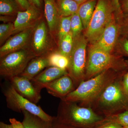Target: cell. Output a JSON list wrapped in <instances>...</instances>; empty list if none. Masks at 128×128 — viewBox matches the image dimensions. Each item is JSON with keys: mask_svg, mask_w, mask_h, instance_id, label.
Listing matches in <instances>:
<instances>
[{"mask_svg": "<svg viewBox=\"0 0 128 128\" xmlns=\"http://www.w3.org/2000/svg\"><path fill=\"white\" fill-rule=\"evenodd\" d=\"M20 11L22 10L16 0H0V16H16Z\"/></svg>", "mask_w": 128, "mask_h": 128, "instance_id": "obj_21", "label": "cell"}, {"mask_svg": "<svg viewBox=\"0 0 128 128\" xmlns=\"http://www.w3.org/2000/svg\"><path fill=\"white\" fill-rule=\"evenodd\" d=\"M106 117L98 114L90 107L80 106L74 102L61 100L56 119L76 128H91L104 120Z\"/></svg>", "mask_w": 128, "mask_h": 128, "instance_id": "obj_3", "label": "cell"}, {"mask_svg": "<svg viewBox=\"0 0 128 128\" xmlns=\"http://www.w3.org/2000/svg\"><path fill=\"white\" fill-rule=\"evenodd\" d=\"M74 38L71 32L60 42L57 51L62 55L69 58L73 49Z\"/></svg>", "mask_w": 128, "mask_h": 128, "instance_id": "obj_24", "label": "cell"}, {"mask_svg": "<svg viewBox=\"0 0 128 128\" xmlns=\"http://www.w3.org/2000/svg\"><path fill=\"white\" fill-rule=\"evenodd\" d=\"M51 128H76L59 122L56 119V117H54L52 121H51Z\"/></svg>", "mask_w": 128, "mask_h": 128, "instance_id": "obj_29", "label": "cell"}, {"mask_svg": "<svg viewBox=\"0 0 128 128\" xmlns=\"http://www.w3.org/2000/svg\"><path fill=\"white\" fill-rule=\"evenodd\" d=\"M42 11L32 6L27 10L18 12L14 21L12 35L25 29L34 27L44 18Z\"/></svg>", "mask_w": 128, "mask_h": 128, "instance_id": "obj_11", "label": "cell"}, {"mask_svg": "<svg viewBox=\"0 0 128 128\" xmlns=\"http://www.w3.org/2000/svg\"><path fill=\"white\" fill-rule=\"evenodd\" d=\"M112 17L110 3L107 0H98L85 34L88 41L95 43Z\"/></svg>", "mask_w": 128, "mask_h": 128, "instance_id": "obj_5", "label": "cell"}, {"mask_svg": "<svg viewBox=\"0 0 128 128\" xmlns=\"http://www.w3.org/2000/svg\"><path fill=\"white\" fill-rule=\"evenodd\" d=\"M72 16L61 17L57 29L56 41L57 45L63 38L71 32L70 23Z\"/></svg>", "mask_w": 128, "mask_h": 128, "instance_id": "obj_22", "label": "cell"}, {"mask_svg": "<svg viewBox=\"0 0 128 128\" xmlns=\"http://www.w3.org/2000/svg\"><path fill=\"white\" fill-rule=\"evenodd\" d=\"M46 88L49 94L56 97L63 99L76 89L74 82L68 74L46 84Z\"/></svg>", "mask_w": 128, "mask_h": 128, "instance_id": "obj_13", "label": "cell"}, {"mask_svg": "<svg viewBox=\"0 0 128 128\" xmlns=\"http://www.w3.org/2000/svg\"><path fill=\"white\" fill-rule=\"evenodd\" d=\"M124 128H128V127H124Z\"/></svg>", "mask_w": 128, "mask_h": 128, "instance_id": "obj_40", "label": "cell"}, {"mask_svg": "<svg viewBox=\"0 0 128 128\" xmlns=\"http://www.w3.org/2000/svg\"><path fill=\"white\" fill-rule=\"evenodd\" d=\"M34 27L24 30L9 38L1 46L0 58L13 52L30 49L32 34Z\"/></svg>", "mask_w": 128, "mask_h": 128, "instance_id": "obj_10", "label": "cell"}, {"mask_svg": "<svg viewBox=\"0 0 128 128\" xmlns=\"http://www.w3.org/2000/svg\"><path fill=\"white\" fill-rule=\"evenodd\" d=\"M86 40L81 34L74 38L73 49L68 58L69 64L67 70L74 82L76 88L85 80L87 63Z\"/></svg>", "mask_w": 128, "mask_h": 128, "instance_id": "obj_4", "label": "cell"}, {"mask_svg": "<svg viewBox=\"0 0 128 128\" xmlns=\"http://www.w3.org/2000/svg\"><path fill=\"white\" fill-rule=\"evenodd\" d=\"M123 7L124 10L128 12V0H124Z\"/></svg>", "mask_w": 128, "mask_h": 128, "instance_id": "obj_37", "label": "cell"}, {"mask_svg": "<svg viewBox=\"0 0 128 128\" xmlns=\"http://www.w3.org/2000/svg\"><path fill=\"white\" fill-rule=\"evenodd\" d=\"M20 7L22 11L25 10L32 6L28 0H16Z\"/></svg>", "mask_w": 128, "mask_h": 128, "instance_id": "obj_30", "label": "cell"}, {"mask_svg": "<svg viewBox=\"0 0 128 128\" xmlns=\"http://www.w3.org/2000/svg\"><path fill=\"white\" fill-rule=\"evenodd\" d=\"M112 117L123 127H128V111H125Z\"/></svg>", "mask_w": 128, "mask_h": 128, "instance_id": "obj_28", "label": "cell"}, {"mask_svg": "<svg viewBox=\"0 0 128 128\" xmlns=\"http://www.w3.org/2000/svg\"><path fill=\"white\" fill-rule=\"evenodd\" d=\"M124 74L110 71L109 69L105 70L94 77L82 81L74 90L61 100L90 107L108 85Z\"/></svg>", "mask_w": 128, "mask_h": 128, "instance_id": "obj_1", "label": "cell"}, {"mask_svg": "<svg viewBox=\"0 0 128 128\" xmlns=\"http://www.w3.org/2000/svg\"><path fill=\"white\" fill-rule=\"evenodd\" d=\"M0 128H13L11 124H7L2 122H0Z\"/></svg>", "mask_w": 128, "mask_h": 128, "instance_id": "obj_36", "label": "cell"}, {"mask_svg": "<svg viewBox=\"0 0 128 128\" xmlns=\"http://www.w3.org/2000/svg\"><path fill=\"white\" fill-rule=\"evenodd\" d=\"M112 0L114 5L117 10L119 12H121V8H120V4L119 3V0Z\"/></svg>", "mask_w": 128, "mask_h": 128, "instance_id": "obj_35", "label": "cell"}, {"mask_svg": "<svg viewBox=\"0 0 128 128\" xmlns=\"http://www.w3.org/2000/svg\"><path fill=\"white\" fill-rule=\"evenodd\" d=\"M67 74L68 73L67 69L50 66L41 72L31 81L37 87L41 90L46 84Z\"/></svg>", "mask_w": 128, "mask_h": 128, "instance_id": "obj_16", "label": "cell"}, {"mask_svg": "<svg viewBox=\"0 0 128 128\" xmlns=\"http://www.w3.org/2000/svg\"><path fill=\"white\" fill-rule=\"evenodd\" d=\"M117 34L118 28L112 17L100 37L93 44L110 54L116 42Z\"/></svg>", "mask_w": 128, "mask_h": 128, "instance_id": "obj_14", "label": "cell"}, {"mask_svg": "<svg viewBox=\"0 0 128 128\" xmlns=\"http://www.w3.org/2000/svg\"><path fill=\"white\" fill-rule=\"evenodd\" d=\"M16 91L32 103L36 104L41 98V91L32 81L20 76H16L8 78Z\"/></svg>", "mask_w": 128, "mask_h": 128, "instance_id": "obj_12", "label": "cell"}, {"mask_svg": "<svg viewBox=\"0 0 128 128\" xmlns=\"http://www.w3.org/2000/svg\"><path fill=\"white\" fill-rule=\"evenodd\" d=\"M14 31V22L2 23L0 25V45H3L12 35Z\"/></svg>", "mask_w": 128, "mask_h": 128, "instance_id": "obj_25", "label": "cell"}, {"mask_svg": "<svg viewBox=\"0 0 128 128\" xmlns=\"http://www.w3.org/2000/svg\"><path fill=\"white\" fill-rule=\"evenodd\" d=\"M124 50L128 55V40H125L123 44Z\"/></svg>", "mask_w": 128, "mask_h": 128, "instance_id": "obj_38", "label": "cell"}, {"mask_svg": "<svg viewBox=\"0 0 128 128\" xmlns=\"http://www.w3.org/2000/svg\"><path fill=\"white\" fill-rule=\"evenodd\" d=\"M43 1L44 3V19L46 20L50 34L57 42V29L61 17L58 12L54 0Z\"/></svg>", "mask_w": 128, "mask_h": 128, "instance_id": "obj_15", "label": "cell"}, {"mask_svg": "<svg viewBox=\"0 0 128 128\" xmlns=\"http://www.w3.org/2000/svg\"><path fill=\"white\" fill-rule=\"evenodd\" d=\"M48 55L34 57L29 62L24 71L19 76L31 80L45 68L50 67Z\"/></svg>", "mask_w": 128, "mask_h": 128, "instance_id": "obj_17", "label": "cell"}, {"mask_svg": "<svg viewBox=\"0 0 128 128\" xmlns=\"http://www.w3.org/2000/svg\"><path fill=\"white\" fill-rule=\"evenodd\" d=\"M97 3L96 0H89L80 5L78 13L85 29L89 26Z\"/></svg>", "mask_w": 128, "mask_h": 128, "instance_id": "obj_18", "label": "cell"}, {"mask_svg": "<svg viewBox=\"0 0 128 128\" xmlns=\"http://www.w3.org/2000/svg\"><path fill=\"white\" fill-rule=\"evenodd\" d=\"M114 61L111 54L93 44L89 50L85 80L94 77L113 66Z\"/></svg>", "mask_w": 128, "mask_h": 128, "instance_id": "obj_9", "label": "cell"}, {"mask_svg": "<svg viewBox=\"0 0 128 128\" xmlns=\"http://www.w3.org/2000/svg\"><path fill=\"white\" fill-rule=\"evenodd\" d=\"M70 28L73 38L80 35L84 28L82 22L78 12L72 16Z\"/></svg>", "mask_w": 128, "mask_h": 128, "instance_id": "obj_26", "label": "cell"}, {"mask_svg": "<svg viewBox=\"0 0 128 128\" xmlns=\"http://www.w3.org/2000/svg\"><path fill=\"white\" fill-rule=\"evenodd\" d=\"M32 6H34L38 9L42 10L43 0H28Z\"/></svg>", "mask_w": 128, "mask_h": 128, "instance_id": "obj_34", "label": "cell"}, {"mask_svg": "<svg viewBox=\"0 0 128 128\" xmlns=\"http://www.w3.org/2000/svg\"><path fill=\"white\" fill-rule=\"evenodd\" d=\"M91 128H124L112 117H106L105 119Z\"/></svg>", "mask_w": 128, "mask_h": 128, "instance_id": "obj_27", "label": "cell"}, {"mask_svg": "<svg viewBox=\"0 0 128 128\" xmlns=\"http://www.w3.org/2000/svg\"><path fill=\"white\" fill-rule=\"evenodd\" d=\"M73 0L74 1L80 5L89 0Z\"/></svg>", "mask_w": 128, "mask_h": 128, "instance_id": "obj_39", "label": "cell"}, {"mask_svg": "<svg viewBox=\"0 0 128 128\" xmlns=\"http://www.w3.org/2000/svg\"><path fill=\"white\" fill-rule=\"evenodd\" d=\"M3 92L7 107L9 109L18 112L27 111L45 121H52L54 117L46 113L41 107L20 95L11 85L4 89Z\"/></svg>", "mask_w": 128, "mask_h": 128, "instance_id": "obj_8", "label": "cell"}, {"mask_svg": "<svg viewBox=\"0 0 128 128\" xmlns=\"http://www.w3.org/2000/svg\"><path fill=\"white\" fill-rule=\"evenodd\" d=\"M50 66H54L60 68L67 69L68 66L69 60L68 57L61 54L56 51L48 55Z\"/></svg>", "mask_w": 128, "mask_h": 128, "instance_id": "obj_23", "label": "cell"}, {"mask_svg": "<svg viewBox=\"0 0 128 128\" xmlns=\"http://www.w3.org/2000/svg\"><path fill=\"white\" fill-rule=\"evenodd\" d=\"M58 46L52 36L45 19L43 18L34 27L30 49L35 57L47 55L57 51Z\"/></svg>", "mask_w": 128, "mask_h": 128, "instance_id": "obj_6", "label": "cell"}, {"mask_svg": "<svg viewBox=\"0 0 128 128\" xmlns=\"http://www.w3.org/2000/svg\"><path fill=\"white\" fill-rule=\"evenodd\" d=\"M24 115L22 122L24 128H51V121H47L27 111L22 112Z\"/></svg>", "mask_w": 128, "mask_h": 128, "instance_id": "obj_19", "label": "cell"}, {"mask_svg": "<svg viewBox=\"0 0 128 128\" xmlns=\"http://www.w3.org/2000/svg\"><path fill=\"white\" fill-rule=\"evenodd\" d=\"M122 84L124 91L128 95V72L124 75L122 78Z\"/></svg>", "mask_w": 128, "mask_h": 128, "instance_id": "obj_33", "label": "cell"}, {"mask_svg": "<svg viewBox=\"0 0 128 128\" xmlns=\"http://www.w3.org/2000/svg\"><path fill=\"white\" fill-rule=\"evenodd\" d=\"M16 16H0V19L1 22H3L4 23H9V22H14L13 20L14 21L16 20L15 17Z\"/></svg>", "mask_w": 128, "mask_h": 128, "instance_id": "obj_32", "label": "cell"}, {"mask_svg": "<svg viewBox=\"0 0 128 128\" xmlns=\"http://www.w3.org/2000/svg\"></svg>", "mask_w": 128, "mask_h": 128, "instance_id": "obj_41", "label": "cell"}, {"mask_svg": "<svg viewBox=\"0 0 128 128\" xmlns=\"http://www.w3.org/2000/svg\"><path fill=\"white\" fill-rule=\"evenodd\" d=\"M9 121L13 128H24L22 122L17 121L15 118H10Z\"/></svg>", "mask_w": 128, "mask_h": 128, "instance_id": "obj_31", "label": "cell"}, {"mask_svg": "<svg viewBox=\"0 0 128 128\" xmlns=\"http://www.w3.org/2000/svg\"><path fill=\"white\" fill-rule=\"evenodd\" d=\"M123 76L108 85L90 106L98 114L108 117L128 111V95L123 86Z\"/></svg>", "mask_w": 128, "mask_h": 128, "instance_id": "obj_2", "label": "cell"}, {"mask_svg": "<svg viewBox=\"0 0 128 128\" xmlns=\"http://www.w3.org/2000/svg\"><path fill=\"white\" fill-rule=\"evenodd\" d=\"M35 57L30 49L10 53L0 58V74L8 79L20 76Z\"/></svg>", "mask_w": 128, "mask_h": 128, "instance_id": "obj_7", "label": "cell"}, {"mask_svg": "<svg viewBox=\"0 0 128 128\" xmlns=\"http://www.w3.org/2000/svg\"><path fill=\"white\" fill-rule=\"evenodd\" d=\"M55 2L60 17L72 16L78 12L80 6L73 0H56Z\"/></svg>", "mask_w": 128, "mask_h": 128, "instance_id": "obj_20", "label": "cell"}]
</instances>
